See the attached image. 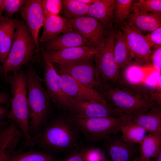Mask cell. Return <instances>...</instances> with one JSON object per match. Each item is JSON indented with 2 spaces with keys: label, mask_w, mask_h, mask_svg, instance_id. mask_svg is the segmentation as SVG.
<instances>
[{
  "label": "cell",
  "mask_w": 161,
  "mask_h": 161,
  "mask_svg": "<svg viewBox=\"0 0 161 161\" xmlns=\"http://www.w3.org/2000/svg\"><path fill=\"white\" fill-rule=\"evenodd\" d=\"M115 32H107L100 45L96 49L94 57L95 66L99 79L105 86L118 85L119 69L115 61L114 48Z\"/></svg>",
  "instance_id": "cell-6"
},
{
  "label": "cell",
  "mask_w": 161,
  "mask_h": 161,
  "mask_svg": "<svg viewBox=\"0 0 161 161\" xmlns=\"http://www.w3.org/2000/svg\"><path fill=\"white\" fill-rule=\"evenodd\" d=\"M53 153L43 151L29 150L16 151L6 161H60Z\"/></svg>",
  "instance_id": "cell-27"
},
{
  "label": "cell",
  "mask_w": 161,
  "mask_h": 161,
  "mask_svg": "<svg viewBox=\"0 0 161 161\" xmlns=\"http://www.w3.org/2000/svg\"><path fill=\"white\" fill-rule=\"evenodd\" d=\"M79 2L84 4L91 5L95 2L96 0H78Z\"/></svg>",
  "instance_id": "cell-41"
},
{
  "label": "cell",
  "mask_w": 161,
  "mask_h": 161,
  "mask_svg": "<svg viewBox=\"0 0 161 161\" xmlns=\"http://www.w3.org/2000/svg\"><path fill=\"white\" fill-rule=\"evenodd\" d=\"M80 133L69 114L60 115L49 119L32 138L35 146L44 150L70 152L79 146Z\"/></svg>",
  "instance_id": "cell-1"
},
{
  "label": "cell",
  "mask_w": 161,
  "mask_h": 161,
  "mask_svg": "<svg viewBox=\"0 0 161 161\" xmlns=\"http://www.w3.org/2000/svg\"><path fill=\"white\" fill-rule=\"evenodd\" d=\"M5 128H0V142L1 140Z\"/></svg>",
  "instance_id": "cell-43"
},
{
  "label": "cell",
  "mask_w": 161,
  "mask_h": 161,
  "mask_svg": "<svg viewBox=\"0 0 161 161\" xmlns=\"http://www.w3.org/2000/svg\"><path fill=\"white\" fill-rule=\"evenodd\" d=\"M73 122L90 142H97L118 133L128 123L129 117L85 118L69 114Z\"/></svg>",
  "instance_id": "cell-4"
},
{
  "label": "cell",
  "mask_w": 161,
  "mask_h": 161,
  "mask_svg": "<svg viewBox=\"0 0 161 161\" xmlns=\"http://www.w3.org/2000/svg\"><path fill=\"white\" fill-rule=\"evenodd\" d=\"M161 150V134L149 133L140 145V158L148 161L153 158Z\"/></svg>",
  "instance_id": "cell-26"
},
{
  "label": "cell",
  "mask_w": 161,
  "mask_h": 161,
  "mask_svg": "<svg viewBox=\"0 0 161 161\" xmlns=\"http://www.w3.org/2000/svg\"><path fill=\"white\" fill-rule=\"evenodd\" d=\"M94 57L70 63L53 64L80 83L100 93L104 86L97 74Z\"/></svg>",
  "instance_id": "cell-8"
},
{
  "label": "cell",
  "mask_w": 161,
  "mask_h": 161,
  "mask_svg": "<svg viewBox=\"0 0 161 161\" xmlns=\"http://www.w3.org/2000/svg\"><path fill=\"white\" fill-rule=\"evenodd\" d=\"M41 0L44 17L50 15H58L61 11L62 0Z\"/></svg>",
  "instance_id": "cell-33"
},
{
  "label": "cell",
  "mask_w": 161,
  "mask_h": 161,
  "mask_svg": "<svg viewBox=\"0 0 161 161\" xmlns=\"http://www.w3.org/2000/svg\"><path fill=\"white\" fill-rule=\"evenodd\" d=\"M128 18L127 23L142 32L150 33L161 26V16L154 13L139 12L133 10Z\"/></svg>",
  "instance_id": "cell-23"
},
{
  "label": "cell",
  "mask_w": 161,
  "mask_h": 161,
  "mask_svg": "<svg viewBox=\"0 0 161 161\" xmlns=\"http://www.w3.org/2000/svg\"><path fill=\"white\" fill-rule=\"evenodd\" d=\"M119 70L118 85L121 89L138 96L152 99L154 93L145 82L140 66L131 62Z\"/></svg>",
  "instance_id": "cell-9"
},
{
  "label": "cell",
  "mask_w": 161,
  "mask_h": 161,
  "mask_svg": "<svg viewBox=\"0 0 161 161\" xmlns=\"http://www.w3.org/2000/svg\"><path fill=\"white\" fill-rule=\"evenodd\" d=\"M0 104V122L4 118L7 117L9 112L7 109Z\"/></svg>",
  "instance_id": "cell-39"
},
{
  "label": "cell",
  "mask_w": 161,
  "mask_h": 161,
  "mask_svg": "<svg viewBox=\"0 0 161 161\" xmlns=\"http://www.w3.org/2000/svg\"><path fill=\"white\" fill-rule=\"evenodd\" d=\"M28 81L27 101L30 117L29 131L32 136L41 129L49 119L51 101L36 69L29 65L26 71Z\"/></svg>",
  "instance_id": "cell-2"
},
{
  "label": "cell",
  "mask_w": 161,
  "mask_h": 161,
  "mask_svg": "<svg viewBox=\"0 0 161 161\" xmlns=\"http://www.w3.org/2000/svg\"><path fill=\"white\" fill-rule=\"evenodd\" d=\"M42 53L52 63H71L94 56L96 49L88 46L71 47L52 52H46L41 47Z\"/></svg>",
  "instance_id": "cell-17"
},
{
  "label": "cell",
  "mask_w": 161,
  "mask_h": 161,
  "mask_svg": "<svg viewBox=\"0 0 161 161\" xmlns=\"http://www.w3.org/2000/svg\"><path fill=\"white\" fill-rule=\"evenodd\" d=\"M151 57V61L155 68L158 71L161 70V47L155 49Z\"/></svg>",
  "instance_id": "cell-37"
},
{
  "label": "cell",
  "mask_w": 161,
  "mask_h": 161,
  "mask_svg": "<svg viewBox=\"0 0 161 161\" xmlns=\"http://www.w3.org/2000/svg\"><path fill=\"white\" fill-rule=\"evenodd\" d=\"M2 65H1V62H0V74L1 70V67Z\"/></svg>",
  "instance_id": "cell-46"
},
{
  "label": "cell",
  "mask_w": 161,
  "mask_h": 161,
  "mask_svg": "<svg viewBox=\"0 0 161 161\" xmlns=\"http://www.w3.org/2000/svg\"><path fill=\"white\" fill-rule=\"evenodd\" d=\"M115 0H96L91 4L88 16L99 21L106 28H111L114 22Z\"/></svg>",
  "instance_id": "cell-21"
},
{
  "label": "cell",
  "mask_w": 161,
  "mask_h": 161,
  "mask_svg": "<svg viewBox=\"0 0 161 161\" xmlns=\"http://www.w3.org/2000/svg\"><path fill=\"white\" fill-rule=\"evenodd\" d=\"M26 0H5L4 10L5 16L11 18L16 13L20 10Z\"/></svg>",
  "instance_id": "cell-34"
},
{
  "label": "cell",
  "mask_w": 161,
  "mask_h": 161,
  "mask_svg": "<svg viewBox=\"0 0 161 161\" xmlns=\"http://www.w3.org/2000/svg\"><path fill=\"white\" fill-rule=\"evenodd\" d=\"M122 139L127 142L139 144L142 142L146 136V131L142 127L136 125L128 123L120 129Z\"/></svg>",
  "instance_id": "cell-29"
},
{
  "label": "cell",
  "mask_w": 161,
  "mask_h": 161,
  "mask_svg": "<svg viewBox=\"0 0 161 161\" xmlns=\"http://www.w3.org/2000/svg\"><path fill=\"white\" fill-rule=\"evenodd\" d=\"M84 161H104L107 157L103 150L98 147H82Z\"/></svg>",
  "instance_id": "cell-32"
},
{
  "label": "cell",
  "mask_w": 161,
  "mask_h": 161,
  "mask_svg": "<svg viewBox=\"0 0 161 161\" xmlns=\"http://www.w3.org/2000/svg\"><path fill=\"white\" fill-rule=\"evenodd\" d=\"M124 22L121 24L122 32L133 59L140 66H150L153 51L145 35Z\"/></svg>",
  "instance_id": "cell-12"
},
{
  "label": "cell",
  "mask_w": 161,
  "mask_h": 161,
  "mask_svg": "<svg viewBox=\"0 0 161 161\" xmlns=\"http://www.w3.org/2000/svg\"><path fill=\"white\" fill-rule=\"evenodd\" d=\"M145 38L152 49L161 46V27H160L145 35Z\"/></svg>",
  "instance_id": "cell-35"
},
{
  "label": "cell",
  "mask_w": 161,
  "mask_h": 161,
  "mask_svg": "<svg viewBox=\"0 0 161 161\" xmlns=\"http://www.w3.org/2000/svg\"><path fill=\"white\" fill-rule=\"evenodd\" d=\"M20 11L22 20L28 29L36 45L39 47V32L43 27L44 19L41 0H26Z\"/></svg>",
  "instance_id": "cell-15"
},
{
  "label": "cell",
  "mask_w": 161,
  "mask_h": 161,
  "mask_svg": "<svg viewBox=\"0 0 161 161\" xmlns=\"http://www.w3.org/2000/svg\"><path fill=\"white\" fill-rule=\"evenodd\" d=\"M153 159V161H161V150Z\"/></svg>",
  "instance_id": "cell-42"
},
{
  "label": "cell",
  "mask_w": 161,
  "mask_h": 161,
  "mask_svg": "<svg viewBox=\"0 0 161 161\" xmlns=\"http://www.w3.org/2000/svg\"><path fill=\"white\" fill-rule=\"evenodd\" d=\"M133 0H116L114 13V22L121 24L130 14Z\"/></svg>",
  "instance_id": "cell-31"
},
{
  "label": "cell",
  "mask_w": 161,
  "mask_h": 161,
  "mask_svg": "<svg viewBox=\"0 0 161 161\" xmlns=\"http://www.w3.org/2000/svg\"><path fill=\"white\" fill-rule=\"evenodd\" d=\"M62 2L61 11L66 18L88 16L91 5L84 4L78 0H63Z\"/></svg>",
  "instance_id": "cell-28"
},
{
  "label": "cell",
  "mask_w": 161,
  "mask_h": 161,
  "mask_svg": "<svg viewBox=\"0 0 161 161\" xmlns=\"http://www.w3.org/2000/svg\"><path fill=\"white\" fill-rule=\"evenodd\" d=\"M71 28L86 40L89 46L96 49L107 35L106 28L97 20L86 16L66 18Z\"/></svg>",
  "instance_id": "cell-13"
},
{
  "label": "cell",
  "mask_w": 161,
  "mask_h": 161,
  "mask_svg": "<svg viewBox=\"0 0 161 161\" xmlns=\"http://www.w3.org/2000/svg\"><path fill=\"white\" fill-rule=\"evenodd\" d=\"M129 117L128 123L140 126L150 133L161 134V105L158 104L144 113Z\"/></svg>",
  "instance_id": "cell-20"
},
{
  "label": "cell",
  "mask_w": 161,
  "mask_h": 161,
  "mask_svg": "<svg viewBox=\"0 0 161 161\" xmlns=\"http://www.w3.org/2000/svg\"><path fill=\"white\" fill-rule=\"evenodd\" d=\"M104 161H111L109 160L108 158L106 159Z\"/></svg>",
  "instance_id": "cell-45"
},
{
  "label": "cell",
  "mask_w": 161,
  "mask_h": 161,
  "mask_svg": "<svg viewBox=\"0 0 161 161\" xmlns=\"http://www.w3.org/2000/svg\"><path fill=\"white\" fill-rule=\"evenodd\" d=\"M100 94L121 116L142 114L160 105L151 98L138 96L124 91L118 85L104 86Z\"/></svg>",
  "instance_id": "cell-5"
},
{
  "label": "cell",
  "mask_w": 161,
  "mask_h": 161,
  "mask_svg": "<svg viewBox=\"0 0 161 161\" xmlns=\"http://www.w3.org/2000/svg\"><path fill=\"white\" fill-rule=\"evenodd\" d=\"M131 161H143V160H141L139 158V157H138L137 158H136ZM148 161H153V160H151Z\"/></svg>",
  "instance_id": "cell-44"
},
{
  "label": "cell",
  "mask_w": 161,
  "mask_h": 161,
  "mask_svg": "<svg viewBox=\"0 0 161 161\" xmlns=\"http://www.w3.org/2000/svg\"><path fill=\"white\" fill-rule=\"evenodd\" d=\"M53 65L60 76L62 89L68 97L76 101L97 102L112 107L96 90L84 86Z\"/></svg>",
  "instance_id": "cell-11"
},
{
  "label": "cell",
  "mask_w": 161,
  "mask_h": 161,
  "mask_svg": "<svg viewBox=\"0 0 161 161\" xmlns=\"http://www.w3.org/2000/svg\"><path fill=\"white\" fill-rule=\"evenodd\" d=\"M135 10L139 12L161 14V0H140L132 4L131 11Z\"/></svg>",
  "instance_id": "cell-30"
},
{
  "label": "cell",
  "mask_w": 161,
  "mask_h": 161,
  "mask_svg": "<svg viewBox=\"0 0 161 161\" xmlns=\"http://www.w3.org/2000/svg\"><path fill=\"white\" fill-rule=\"evenodd\" d=\"M10 86L12 97L11 109L8 118L19 125H24L30 121V117L28 105V81L26 72L20 70L8 76L5 79Z\"/></svg>",
  "instance_id": "cell-7"
},
{
  "label": "cell",
  "mask_w": 161,
  "mask_h": 161,
  "mask_svg": "<svg viewBox=\"0 0 161 161\" xmlns=\"http://www.w3.org/2000/svg\"><path fill=\"white\" fill-rule=\"evenodd\" d=\"M5 1V0H0V17L2 16V13L4 10Z\"/></svg>",
  "instance_id": "cell-40"
},
{
  "label": "cell",
  "mask_w": 161,
  "mask_h": 161,
  "mask_svg": "<svg viewBox=\"0 0 161 161\" xmlns=\"http://www.w3.org/2000/svg\"><path fill=\"white\" fill-rule=\"evenodd\" d=\"M4 130L0 143V161H6L15 152L17 145L24 138L16 125L12 121Z\"/></svg>",
  "instance_id": "cell-22"
},
{
  "label": "cell",
  "mask_w": 161,
  "mask_h": 161,
  "mask_svg": "<svg viewBox=\"0 0 161 161\" xmlns=\"http://www.w3.org/2000/svg\"><path fill=\"white\" fill-rule=\"evenodd\" d=\"M42 54L44 62L43 80L48 97L51 102L58 108L67 111L71 114L74 100L64 93L61 87L60 76L53 64Z\"/></svg>",
  "instance_id": "cell-10"
},
{
  "label": "cell",
  "mask_w": 161,
  "mask_h": 161,
  "mask_svg": "<svg viewBox=\"0 0 161 161\" xmlns=\"http://www.w3.org/2000/svg\"><path fill=\"white\" fill-rule=\"evenodd\" d=\"M38 48L24 22L16 20L11 48L2 65L0 75H3L5 79L10 72L13 74L18 72L23 65L33 61Z\"/></svg>",
  "instance_id": "cell-3"
},
{
  "label": "cell",
  "mask_w": 161,
  "mask_h": 161,
  "mask_svg": "<svg viewBox=\"0 0 161 161\" xmlns=\"http://www.w3.org/2000/svg\"><path fill=\"white\" fill-rule=\"evenodd\" d=\"M43 31L39 42L46 43L72 29L66 18L58 15L44 17Z\"/></svg>",
  "instance_id": "cell-19"
},
{
  "label": "cell",
  "mask_w": 161,
  "mask_h": 161,
  "mask_svg": "<svg viewBox=\"0 0 161 161\" xmlns=\"http://www.w3.org/2000/svg\"><path fill=\"white\" fill-rule=\"evenodd\" d=\"M103 140V150L111 161H131L140 156V145L125 141L118 133Z\"/></svg>",
  "instance_id": "cell-14"
},
{
  "label": "cell",
  "mask_w": 161,
  "mask_h": 161,
  "mask_svg": "<svg viewBox=\"0 0 161 161\" xmlns=\"http://www.w3.org/2000/svg\"><path fill=\"white\" fill-rule=\"evenodd\" d=\"M10 101L8 95L6 93L0 92V104L6 105Z\"/></svg>",
  "instance_id": "cell-38"
},
{
  "label": "cell",
  "mask_w": 161,
  "mask_h": 161,
  "mask_svg": "<svg viewBox=\"0 0 161 161\" xmlns=\"http://www.w3.org/2000/svg\"><path fill=\"white\" fill-rule=\"evenodd\" d=\"M114 32V54L120 70L131 63L133 58L122 31L118 30Z\"/></svg>",
  "instance_id": "cell-25"
},
{
  "label": "cell",
  "mask_w": 161,
  "mask_h": 161,
  "mask_svg": "<svg viewBox=\"0 0 161 161\" xmlns=\"http://www.w3.org/2000/svg\"><path fill=\"white\" fill-rule=\"evenodd\" d=\"M16 20L0 17V62L2 65L7 58L12 46Z\"/></svg>",
  "instance_id": "cell-24"
},
{
  "label": "cell",
  "mask_w": 161,
  "mask_h": 161,
  "mask_svg": "<svg viewBox=\"0 0 161 161\" xmlns=\"http://www.w3.org/2000/svg\"><path fill=\"white\" fill-rule=\"evenodd\" d=\"M85 46H90L88 41L72 29L45 43L42 47L46 52H52Z\"/></svg>",
  "instance_id": "cell-18"
},
{
  "label": "cell",
  "mask_w": 161,
  "mask_h": 161,
  "mask_svg": "<svg viewBox=\"0 0 161 161\" xmlns=\"http://www.w3.org/2000/svg\"><path fill=\"white\" fill-rule=\"evenodd\" d=\"M71 114L85 118L121 117L113 107L97 102L74 100Z\"/></svg>",
  "instance_id": "cell-16"
},
{
  "label": "cell",
  "mask_w": 161,
  "mask_h": 161,
  "mask_svg": "<svg viewBox=\"0 0 161 161\" xmlns=\"http://www.w3.org/2000/svg\"><path fill=\"white\" fill-rule=\"evenodd\" d=\"M82 149V148L78 146L60 161H84Z\"/></svg>",
  "instance_id": "cell-36"
}]
</instances>
